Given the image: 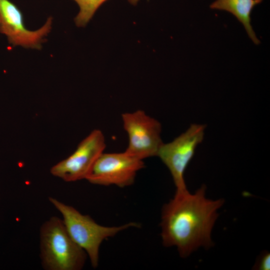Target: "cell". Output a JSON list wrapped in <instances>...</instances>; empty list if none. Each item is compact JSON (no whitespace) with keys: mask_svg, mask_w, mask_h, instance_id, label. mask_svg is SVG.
Here are the masks:
<instances>
[{"mask_svg":"<svg viewBox=\"0 0 270 270\" xmlns=\"http://www.w3.org/2000/svg\"><path fill=\"white\" fill-rule=\"evenodd\" d=\"M204 124H192L184 132L170 142L163 143L157 156L168 169L176 191L188 190L184 172L196 150L204 140Z\"/></svg>","mask_w":270,"mask_h":270,"instance_id":"cell-4","label":"cell"},{"mask_svg":"<svg viewBox=\"0 0 270 270\" xmlns=\"http://www.w3.org/2000/svg\"><path fill=\"white\" fill-rule=\"evenodd\" d=\"M48 199L62 214L67 232L73 240L86 252L94 268H96L98 264L100 248L104 240L126 229L139 226L136 222L120 226H104L96 223L90 216L82 214L70 206L52 197Z\"/></svg>","mask_w":270,"mask_h":270,"instance_id":"cell-3","label":"cell"},{"mask_svg":"<svg viewBox=\"0 0 270 270\" xmlns=\"http://www.w3.org/2000/svg\"><path fill=\"white\" fill-rule=\"evenodd\" d=\"M128 1L133 5H136L139 0H128Z\"/></svg>","mask_w":270,"mask_h":270,"instance_id":"cell-12","label":"cell"},{"mask_svg":"<svg viewBox=\"0 0 270 270\" xmlns=\"http://www.w3.org/2000/svg\"><path fill=\"white\" fill-rule=\"evenodd\" d=\"M255 268L259 270H269L270 269V254L268 252L263 253L260 256Z\"/></svg>","mask_w":270,"mask_h":270,"instance_id":"cell-11","label":"cell"},{"mask_svg":"<svg viewBox=\"0 0 270 270\" xmlns=\"http://www.w3.org/2000/svg\"><path fill=\"white\" fill-rule=\"evenodd\" d=\"M206 190L202 185L194 194L188 190L176 191L162 208V244L176 246L181 257L189 256L200 247L212 246V229L224 200L208 198Z\"/></svg>","mask_w":270,"mask_h":270,"instance_id":"cell-1","label":"cell"},{"mask_svg":"<svg viewBox=\"0 0 270 270\" xmlns=\"http://www.w3.org/2000/svg\"><path fill=\"white\" fill-rule=\"evenodd\" d=\"M262 0H216L210 5L213 10H225L233 14L244 26L248 36L254 44L260 40L256 35L250 22V14L254 8Z\"/></svg>","mask_w":270,"mask_h":270,"instance_id":"cell-9","label":"cell"},{"mask_svg":"<svg viewBox=\"0 0 270 270\" xmlns=\"http://www.w3.org/2000/svg\"><path fill=\"white\" fill-rule=\"evenodd\" d=\"M42 264L46 270H80L87 254L71 238L62 220L52 216L40 229Z\"/></svg>","mask_w":270,"mask_h":270,"instance_id":"cell-2","label":"cell"},{"mask_svg":"<svg viewBox=\"0 0 270 270\" xmlns=\"http://www.w3.org/2000/svg\"><path fill=\"white\" fill-rule=\"evenodd\" d=\"M144 166L143 160L126 151L102 152L94 163L86 180L94 184L124 188L134 182L138 172Z\"/></svg>","mask_w":270,"mask_h":270,"instance_id":"cell-6","label":"cell"},{"mask_svg":"<svg viewBox=\"0 0 270 270\" xmlns=\"http://www.w3.org/2000/svg\"><path fill=\"white\" fill-rule=\"evenodd\" d=\"M106 146L102 132L94 130L79 143L72 154L53 166L50 172L67 182L86 179Z\"/></svg>","mask_w":270,"mask_h":270,"instance_id":"cell-7","label":"cell"},{"mask_svg":"<svg viewBox=\"0 0 270 270\" xmlns=\"http://www.w3.org/2000/svg\"><path fill=\"white\" fill-rule=\"evenodd\" d=\"M52 23V18H49L40 28L30 30L26 28L22 13L18 6L10 0H0V32L13 46L40 49Z\"/></svg>","mask_w":270,"mask_h":270,"instance_id":"cell-8","label":"cell"},{"mask_svg":"<svg viewBox=\"0 0 270 270\" xmlns=\"http://www.w3.org/2000/svg\"><path fill=\"white\" fill-rule=\"evenodd\" d=\"M122 119L128 138L125 151L142 160L157 156L163 144L160 123L140 110L124 113Z\"/></svg>","mask_w":270,"mask_h":270,"instance_id":"cell-5","label":"cell"},{"mask_svg":"<svg viewBox=\"0 0 270 270\" xmlns=\"http://www.w3.org/2000/svg\"><path fill=\"white\" fill-rule=\"evenodd\" d=\"M80 11L74 18L78 26H84L92 19L98 8L108 0H74Z\"/></svg>","mask_w":270,"mask_h":270,"instance_id":"cell-10","label":"cell"}]
</instances>
